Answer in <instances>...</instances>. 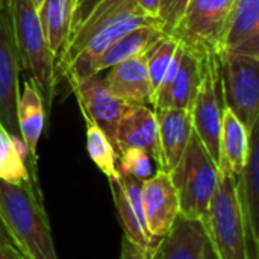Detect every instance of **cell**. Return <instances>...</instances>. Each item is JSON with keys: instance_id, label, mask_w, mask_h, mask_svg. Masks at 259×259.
Listing matches in <instances>:
<instances>
[{"instance_id": "9c48e42d", "label": "cell", "mask_w": 259, "mask_h": 259, "mask_svg": "<svg viewBox=\"0 0 259 259\" xmlns=\"http://www.w3.org/2000/svg\"><path fill=\"white\" fill-rule=\"evenodd\" d=\"M127 12H141L137 0H77L71 15L67 42L56 59V73L61 74L70 65L94 30Z\"/></svg>"}, {"instance_id": "ba28073f", "label": "cell", "mask_w": 259, "mask_h": 259, "mask_svg": "<svg viewBox=\"0 0 259 259\" xmlns=\"http://www.w3.org/2000/svg\"><path fill=\"white\" fill-rule=\"evenodd\" d=\"M21 62L15 44L11 0H0V126L21 140L18 127Z\"/></svg>"}, {"instance_id": "ac0fdd59", "label": "cell", "mask_w": 259, "mask_h": 259, "mask_svg": "<svg viewBox=\"0 0 259 259\" xmlns=\"http://www.w3.org/2000/svg\"><path fill=\"white\" fill-rule=\"evenodd\" d=\"M46 118L47 114H46L42 97L36 90L35 83L32 80H27L24 83V90L23 94H20V102H18V127H20L21 141L27 152L26 165L29 170V176L36 187H39L38 171H36V162H38L36 147L44 131Z\"/></svg>"}, {"instance_id": "4fadbf2b", "label": "cell", "mask_w": 259, "mask_h": 259, "mask_svg": "<svg viewBox=\"0 0 259 259\" xmlns=\"http://www.w3.org/2000/svg\"><path fill=\"white\" fill-rule=\"evenodd\" d=\"M237 193L243 217L247 259H259V131L250 132L246 167L237 178Z\"/></svg>"}, {"instance_id": "836d02e7", "label": "cell", "mask_w": 259, "mask_h": 259, "mask_svg": "<svg viewBox=\"0 0 259 259\" xmlns=\"http://www.w3.org/2000/svg\"><path fill=\"white\" fill-rule=\"evenodd\" d=\"M30 3H32V6H33V9L38 12L39 9H41V6H42V3H44V0H29Z\"/></svg>"}, {"instance_id": "7402d4cb", "label": "cell", "mask_w": 259, "mask_h": 259, "mask_svg": "<svg viewBox=\"0 0 259 259\" xmlns=\"http://www.w3.org/2000/svg\"><path fill=\"white\" fill-rule=\"evenodd\" d=\"M250 146V134L246 131L237 115L223 109L222 118V137H220V175L238 176L243 173Z\"/></svg>"}, {"instance_id": "5bb4252c", "label": "cell", "mask_w": 259, "mask_h": 259, "mask_svg": "<svg viewBox=\"0 0 259 259\" xmlns=\"http://www.w3.org/2000/svg\"><path fill=\"white\" fill-rule=\"evenodd\" d=\"M109 185L124 231V237L131 243L152 252V243L149 238L143 209V182L120 176L118 181L111 182Z\"/></svg>"}, {"instance_id": "f546056e", "label": "cell", "mask_w": 259, "mask_h": 259, "mask_svg": "<svg viewBox=\"0 0 259 259\" xmlns=\"http://www.w3.org/2000/svg\"><path fill=\"white\" fill-rule=\"evenodd\" d=\"M138 8L141 9V12L158 21V15H159V8H161V0H137Z\"/></svg>"}, {"instance_id": "1f68e13d", "label": "cell", "mask_w": 259, "mask_h": 259, "mask_svg": "<svg viewBox=\"0 0 259 259\" xmlns=\"http://www.w3.org/2000/svg\"><path fill=\"white\" fill-rule=\"evenodd\" d=\"M0 240H2L5 244H8L9 247L17 249L15 244H14V241H12V237H11L8 228H6V225H5V222H3V219H2V215H0ZM17 250H18V249H17Z\"/></svg>"}, {"instance_id": "3957f363", "label": "cell", "mask_w": 259, "mask_h": 259, "mask_svg": "<svg viewBox=\"0 0 259 259\" xmlns=\"http://www.w3.org/2000/svg\"><path fill=\"white\" fill-rule=\"evenodd\" d=\"M170 178L178 191L181 215L202 220L215 194L220 171L194 132Z\"/></svg>"}, {"instance_id": "7a4b0ae2", "label": "cell", "mask_w": 259, "mask_h": 259, "mask_svg": "<svg viewBox=\"0 0 259 259\" xmlns=\"http://www.w3.org/2000/svg\"><path fill=\"white\" fill-rule=\"evenodd\" d=\"M12 26L21 68L30 76L39 91L49 115L56 87V58L46 41L38 12L29 0H11Z\"/></svg>"}, {"instance_id": "8fae6325", "label": "cell", "mask_w": 259, "mask_h": 259, "mask_svg": "<svg viewBox=\"0 0 259 259\" xmlns=\"http://www.w3.org/2000/svg\"><path fill=\"white\" fill-rule=\"evenodd\" d=\"M68 82L76 94L80 112H85L103 131L117 150V127L127 105L109 91L102 73L68 79Z\"/></svg>"}, {"instance_id": "603a6c76", "label": "cell", "mask_w": 259, "mask_h": 259, "mask_svg": "<svg viewBox=\"0 0 259 259\" xmlns=\"http://www.w3.org/2000/svg\"><path fill=\"white\" fill-rule=\"evenodd\" d=\"M73 9L74 6L70 0H44L41 9L38 11V18L46 41L55 58H58L67 42Z\"/></svg>"}, {"instance_id": "ffe728a7", "label": "cell", "mask_w": 259, "mask_h": 259, "mask_svg": "<svg viewBox=\"0 0 259 259\" xmlns=\"http://www.w3.org/2000/svg\"><path fill=\"white\" fill-rule=\"evenodd\" d=\"M223 52L259 58V0H235Z\"/></svg>"}, {"instance_id": "e0dca14e", "label": "cell", "mask_w": 259, "mask_h": 259, "mask_svg": "<svg viewBox=\"0 0 259 259\" xmlns=\"http://www.w3.org/2000/svg\"><path fill=\"white\" fill-rule=\"evenodd\" d=\"M141 149L147 152L153 162L159 164L158 123L152 106H126L117 127V150Z\"/></svg>"}, {"instance_id": "cb8c5ba5", "label": "cell", "mask_w": 259, "mask_h": 259, "mask_svg": "<svg viewBox=\"0 0 259 259\" xmlns=\"http://www.w3.org/2000/svg\"><path fill=\"white\" fill-rule=\"evenodd\" d=\"M85 120V135H87V152L90 159L96 164V167L106 176L111 182L120 179V173L117 168L118 153L114 149L112 143L103 134V131L85 114L82 112Z\"/></svg>"}, {"instance_id": "f1b7e54d", "label": "cell", "mask_w": 259, "mask_h": 259, "mask_svg": "<svg viewBox=\"0 0 259 259\" xmlns=\"http://www.w3.org/2000/svg\"><path fill=\"white\" fill-rule=\"evenodd\" d=\"M118 259H153V256H152L150 250H146V249L131 243L126 237H123Z\"/></svg>"}, {"instance_id": "d6986e66", "label": "cell", "mask_w": 259, "mask_h": 259, "mask_svg": "<svg viewBox=\"0 0 259 259\" xmlns=\"http://www.w3.org/2000/svg\"><path fill=\"white\" fill-rule=\"evenodd\" d=\"M208 241L200 220H191L179 214L168 234L152 252L153 259H203Z\"/></svg>"}, {"instance_id": "4316f807", "label": "cell", "mask_w": 259, "mask_h": 259, "mask_svg": "<svg viewBox=\"0 0 259 259\" xmlns=\"http://www.w3.org/2000/svg\"><path fill=\"white\" fill-rule=\"evenodd\" d=\"M117 168L121 178H132L144 182L153 176V159L141 149H126L118 155Z\"/></svg>"}, {"instance_id": "484cf974", "label": "cell", "mask_w": 259, "mask_h": 259, "mask_svg": "<svg viewBox=\"0 0 259 259\" xmlns=\"http://www.w3.org/2000/svg\"><path fill=\"white\" fill-rule=\"evenodd\" d=\"M179 47V41L175 39L173 36H164L159 39L155 46H152L146 56V65H147V73L150 77V83L153 88V97L170 67V62Z\"/></svg>"}, {"instance_id": "8992f818", "label": "cell", "mask_w": 259, "mask_h": 259, "mask_svg": "<svg viewBox=\"0 0 259 259\" xmlns=\"http://www.w3.org/2000/svg\"><path fill=\"white\" fill-rule=\"evenodd\" d=\"M219 68L223 106L250 134L259 118V58L222 52Z\"/></svg>"}, {"instance_id": "7c38bea8", "label": "cell", "mask_w": 259, "mask_h": 259, "mask_svg": "<svg viewBox=\"0 0 259 259\" xmlns=\"http://www.w3.org/2000/svg\"><path fill=\"white\" fill-rule=\"evenodd\" d=\"M143 209L153 252L181 214L178 191L168 173L158 170L143 182Z\"/></svg>"}, {"instance_id": "d590c367", "label": "cell", "mask_w": 259, "mask_h": 259, "mask_svg": "<svg viewBox=\"0 0 259 259\" xmlns=\"http://www.w3.org/2000/svg\"><path fill=\"white\" fill-rule=\"evenodd\" d=\"M71 3H73V6H76V3H77V0H70Z\"/></svg>"}, {"instance_id": "2e32d148", "label": "cell", "mask_w": 259, "mask_h": 259, "mask_svg": "<svg viewBox=\"0 0 259 259\" xmlns=\"http://www.w3.org/2000/svg\"><path fill=\"white\" fill-rule=\"evenodd\" d=\"M103 79L109 91L126 105L152 106L153 88L147 73L144 55L108 68Z\"/></svg>"}, {"instance_id": "83f0119b", "label": "cell", "mask_w": 259, "mask_h": 259, "mask_svg": "<svg viewBox=\"0 0 259 259\" xmlns=\"http://www.w3.org/2000/svg\"><path fill=\"white\" fill-rule=\"evenodd\" d=\"M187 3H188V0H161L158 23H159L161 30L167 36H171L175 27L178 26V23L185 11Z\"/></svg>"}, {"instance_id": "52a82bcc", "label": "cell", "mask_w": 259, "mask_h": 259, "mask_svg": "<svg viewBox=\"0 0 259 259\" xmlns=\"http://www.w3.org/2000/svg\"><path fill=\"white\" fill-rule=\"evenodd\" d=\"M220 88L219 56H206L203 65V76L191 103V124L193 132L199 137L202 146L211 159L220 165V137L223 118V100Z\"/></svg>"}, {"instance_id": "e575fe53", "label": "cell", "mask_w": 259, "mask_h": 259, "mask_svg": "<svg viewBox=\"0 0 259 259\" xmlns=\"http://www.w3.org/2000/svg\"><path fill=\"white\" fill-rule=\"evenodd\" d=\"M20 255H21V259H30L27 255H24V253H21V252H20Z\"/></svg>"}, {"instance_id": "30bf717a", "label": "cell", "mask_w": 259, "mask_h": 259, "mask_svg": "<svg viewBox=\"0 0 259 259\" xmlns=\"http://www.w3.org/2000/svg\"><path fill=\"white\" fill-rule=\"evenodd\" d=\"M205 58L179 44L153 97V109H190L203 76Z\"/></svg>"}, {"instance_id": "d6a6232c", "label": "cell", "mask_w": 259, "mask_h": 259, "mask_svg": "<svg viewBox=\"0 0 259 259\" xmlns=\"http://www.w3.org/2000/svg\"><path fill=\"white\" fill-rule=\"evenodd\" d=\"M203 259H219L217 253L214 252V249H212V246H211V243H209V240H208V241H206V244H205Z\"/></svg>"}, {"instance_id": "5b68a950", "label": "cell", "mask_w": 259, "mask_h": 259, "mask_svg": "<svg viewBox=\"0 0 259 259\" xmlns=\"http://www.w3.org/2000/svg\"><path fill=\"white\" fill-rule=\"evenodd\" d=\"M235 0H188L171 36L200 56H220Z\"/></svg>"}, {"instance_id": "4dcf8cb0", "label": "cell", "mask_w": 259, "mask_h": 259, "mask_svg": "<svg viewBox=\"0 0 259 259\" xmlns=\"http://www.w3.org/2000/svg\"><path fill=\"white\" fill-rule=\"evenodd\" d=\"M0 259H21V255L17 249L9 247L0 240Z\"/></svg>"}, {"instance_id": "6da1fadb", "label": "cell", "mask_w": 259, "mask_h": 259, "mask_svg": "<svg viewBox=\"0 0 259 259\" xmlns=\"http://www.w3.org/2000/svg\"><path fill=\"white\" fill-rule=\"evenodd\" d=\"M0 215L18 252L30 259H58L39 187L0 181Z\"/></svg>"}, {"instance_id": "d4e9b609", "label": "cell", "mask_w": 259, "mask_h": 259, "mask_svg": "<svg viewBox=\"0 0 259 259\" xmlns=\"http://www.w3.org/2000/svg\"><path fill=\"white\" fill-rule=\"evenodd\" d=\"M26 158L27 152L23 141L14 138L3 126H0V181L14 185L32 182Z\"/></svg>"}, {"instance_id": "277c9868", "label": "cell", "mask_w": 259, "mask_h": 259, "mask_svg": "<svg viewBox=\"0 0 259 259\" xmlns=\"http://www.w3.org/2000/svg\"><path fill=\"white\" fill-rule=\"evenodd\" d=\"M200 222L219 259H247L235 176L220 175L215 194Z\"/></svg>"}, {"instance_id": "9a60e30c", "label": "cell", "mask_w": 259, "mask_h": 259, "mask_svg": "<svg viewBox=\"0 0 259 259\" xmlns=\"http://www.w3.org/2000/svg\"><path fill=\"white\" fill-rule=\"evenodd\" d=\"M158 123V170L171 173L181 161L193 134L190 109H155Z\"/></svg>"}, {"instance_id": "44dd1931", "label": "cell", "mask_w": 259, "mask_h": 259, "mask_svg": "<svg viewBox=\"0 0 259 259\" xmlns=\"http://www.w3.org/2000/svg\"><path fill=\"white\" fill-rule=\"evenodd\" d=\"M164 36L167 35L159 29V26H141L131 30L88 65L87 76L103 73L120 62L146 55L147 50Z\"/></svg>"}]
</instances>
